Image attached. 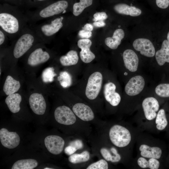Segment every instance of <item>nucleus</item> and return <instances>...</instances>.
<instances>
[{
  "instance_id": "bb28decb",
  "label": "nucleus",
  "mask_w": 169,
  "mask_h": 169,
  "mask_svg": "<svg viewBox=\"0 0 169 169\" xmlns=\"http://www.w3.org/2000/svg\"><path fill=\"white\" fill-rule=\"evenodd\" d=\"M90 157L89 153L85 151L80 154L74 153L70 155L68 159L70 162L76 164L87 161L89 160Z\"/></svg>"
},
{
  "instance_id": "4c0bfd02",
  "label": "nucleus",
  "mask_w": 169,
  "mask_h": 169,
  "mask_svg": "<svg viewBox=\"0 0 169 169\" xmlns=\"http://www.w3.org/2000/svg\"><path fill=\"white\" fill-rule=\"evenodd\" d=\"M156 3L158 7L166 9L169 6V0H156Z\"/></svg>"
},
{
  "instance_id": "6e6552de",
  "label": "nucleus",
  "mask_w": 169,
  "mask_h": 169,
  "mask_svg": "<svg viewBox=\"0 0 169 169\" xmlns=\"http://www.w3.org/2000/svg\"><path fill=\"white\" fill-rule=\"evenodd\" d=\"M40 43L38 44V47L34 49L28 56L27 63L31 66H35L44 63L50 58L49 53L44 50L42 47V45L41 46H39Z\"/></svg>"
},
{
  "instance_id": "ea45409f",
  "label": "nucleus",
  "mask_w": 169,
  "mask_h": 169,
  "mask_svg": "<svg viewBox=\"0 0 169 169\" xmlns=\"http://www.w3.org/2000/svg\"><path fill=\"white\" fill-rule=\"evenodd\" d=\"M69 145L75 148L77 150L81 149L83 147L82 141L80 140H76L71 141L69 143Z\"/></svg>"
},
{
  "instance_id": "f704fd0d",
  "label": "nucleus",
  "mask_w": 169,
  "mask_h": 169,
  "mask_svg": "<svg viewBox=\"0 0 169 169\" xmlns=\"http://www.w3.org/2000/svg\"><path fill=\"white\" fill-rule=\"evenodd\" d=\"M93 20L95 21H103L108 18V16L106 13L104 12H97L93 15Z\"/></svg>"
},
{
  "instance_id": "f8f14e48",
  "label": "nucleus",
  "mask_w": 169,
  "mask_h": 169,
  "mask_svg": "<svg viewBox=\"0 0 169 169\" xmlns=\"http://www.w3.org/2000/svg\"><path fill=\"white\" fill-rule=\"evenodd\" d=\"M145 81L141 75H137L131 78L126 84L125 90L128 95L134 96L140 94L143 89Z\"/></svg>"
},
{
  "instance_id": "c9c22d12",
  "label": "nucleus",
  "mask_w": 169,
  "mask_h": 169,
  "mask_svg": "<svg viewBox=\"0 0 169 169\" xmlns=\"http://www.w3.org/2000/svg\"><path fill=\"white\" fill-rule=\"evenodd\" d=\"M148 168L151 169H157L160 166V162L157 159L151 158L148 160Z\"/></svg>"
},
{
  "instance_id": "a19ab883",
  "label": "nucleus",
  "mask_w": 169,
  "mask_h": 169,
  "mask_svg": "<svg viewBox=\"0 0 169 169\" xmlns=\"http://www.w3.org/2000/svg\"><path fill=\"white\" fill-rule=\"evenodd\" d=\"M8 38L6 33L0 28V45H2Z\"/></svg>"
},
{
  "instance_id": "412c9836",
  "label": "nucleus",
  "mask_w": 169,
  "mask_h": 169,
  "mask_svg": "<svg viewBox=\"0 0 169 169\" xmlns=\"http://www.w3.org/2000/svg\"><path fill=\"white\" fill-rule=\"evenodd\" d=\"M114 9L120 14L133 17L139 16L142 13L141 10L139 8L130 6L125 3H119L115 5L114 7Z\"/></svg>"
},
{
  "instance_id": "7ed1b4c3",
  "label": "nucleus",
  "mask_w": 169,
  "mask_h": 169,
  "mask_svg": "<svg viewBox=\"0 0 169 169\" xmlns=\"http://www.w3.org/2000/svg\"><path fill=\"white\" fill-rule=\"evenodd\" d=\"M68 3L66 0L58 1L36 11L26 13L28 23L33 24L45 19H48L60 14L66 12Z\"/></svg>"
},
{
  "instance_id": "aec40b11",
  "label": "nucleus",
  "mask_w": 169,
  "mask_h": 169,
  "mask_svg": "<svg viewBox=\"0 0 169 169\" xmlns=\"http://www.w3.org/2000/svg\"><path fill=\"white\" fill-rule=\"evenodd\" d=\"M124 36L125 33L122 29H116L114 32L112 37H108L105 39V44L110 49H116L121 44V40Z\"/></svg>"
},
{
  "instance_id": "f257e3e1",
  "label": "nucleus",
  "mask_w": 169,
  "mask_h": 169,
  "mask_svg": "<svg viewBox=\"0 0 169 169\" xmlns=\"http://www.w3.org/2000/svg\"><path fill=\"white\" fill-rule=\"evenodd\" d=\"M28 23L26 13L12 8H1L0 28L10 39H15Z\"/></svg>"
},
{
  "instance_id": "ddd939ff",
  "label": "nucleus",
  "mask_w": 169,
  "mask_h": 169,
  "mask_svg": "<svg viewBox=\"0 0 169 169\" xmlns=\"http://www.w3.org/2000/svg\"><path fill=\"white\" fill-rule=\"evenodd\" d=\"M142 107L146 119L151 120L154 119L157 115L159 105L157 100L153 97L146 98L142 102Z\"/></svg>"
},
{
  "instance_id": "b1692460",
  "label": "nucleus",
  "mask_w": 169,
  "mask_h": 169,
  "mask_svg": "<svg viewBox=\"0 0 169 169\" xmlns=\"http://www.w3.org/2000/svg\"><path fill=\"white\" fill-rule=\"evenodd\" d=\"M22 101V97L18 93H14L6 97L5 102L10 110L13 113L18 112L20 109V104Z\"/></svg>"
},
{
  "instance_id": "f03ea898",
  "label": "nucleus",
  "mask_w": 169,
  "mask_h": 169,
  "mask_svg": "<svg viewBox=\"0 0 169 169\" xmlns=\"http://www.w3.org/2000/svg\"><path fill=\"white\" fill-rule=\"evenodd\" d=\"M15 39L12 54L16 59L22 56L35 45L42 43L34 30L28 25Z\"/></svg>"
},
{
  "instance_id": "f3484780",
  "label": "nucleus",
  "mask_w": 169,
  "mask_h": 169,
  "mask_svg": "<svg viewBox=\"0 0 169 169\" xmlns=\"http://www.w3.org/2000/svg\"><path fill=\"white\" fill-rule=\"evenodd\" d=\"M72 110L77 117L83 121H91L94 118V114L91 108L84 103L75 104L73 107Z\"/></svg>"
},
{
  "instance_id": "49530a36",
  "label": "nucleus",
  "mask_w": 169,
  "mask_h": 169,
  "mask_svg": "<svg viewBox=\"0 0 169 169\" xmlns=\"http://www.w3.org/2000/svg\"><path fill=\"white\" fill-rule=\"evenodd\" d=\"M53 169V168H49V167H45V168H44V169Z\"/></svg>"
},
{
  "instance_id": "423d86ee",
  "label": "nucleus",
  "mask_w": 169,
  "mask_h": 169,
  "mask_svg": "<svg viewBox=\"0 0 169 169\" xmlns=\"http://www.w3.org/2000/svg\"><path fill=\"white\" fill-rule=\"evenodd\" d=\"M102 81V74L100 72H95L90 75L85 90V95L88 99L93 100L97 97L101 88Z\"/></svg>"
},
{
  "instance_id": "79ce46f5",
  "label": "nucleus",
  "mask_w": 169,
  "mask_h": 169,
  "mask_svg": "<svg viewBox=\"0 0 169 169\" xmlns=\"http://www.w3.org/2000/svg\"><path fill=\"white\" fill-rule=\"evenodd\" d=\"M77 150L73 146L69 145L64 149L65 153L68 155H71L74 153Z\"/></svg>"
},
{
  "instance_id": "4be33fe9",
  "label": "nucleus",
  "mask_w": 169,
  "mask_h": 169,
  "mask_svg": "<svg viewBox=\"0 0 169 169\" xmlns=\"http://www.w3.org/2000/svg\"><path fill=\"white\" fill-rule=\"evenodd\" d=\"M155 58L158 64L163 65L166 62L169 63V44L167 40H164L161 49L156 53Z\"/></svg>"
},
{
  "instance_id": "2eb2a0df",
  "label": "nucleus",
  "mask_w": 169,
  "mask_h": 169,
  "mask_svg": "<svg viewBox=\"0 0 169 169\" xmlns=\"http://www.w3.org/2000/svg\"><path fill=\"white\" fill-rule=\"evenodd\" d=\"M92 44L91 40L89 39H81L78 41V46L81 49L79 53L80 58L85 63L91 62L95 58V54L90 50Z\"/></svg>"
},
{
  "instance_id": "4468645a",
  "label": "nucleus",
  "mask_w": 169,
  "mask_h": 169,
  "mask_svg": "<svg viewBox=\"0 0 169 169\" xmlns=\"http://www.w3.org/2000/svg\"><path fill=\"white\" fill-rule=\"evenodd\" d=\"M30 107L33 111L38 115H43L45 112L46 104L43 95L34 93L30 95L29 99Z\"/></svg>"
},
{
  "instance_id": "cd10ccee",
  "label": "nucleus",
  "mask_w": 169,
  "mask_h": 169,
  "mask_svg": "<svg viewBox=\"0 0 169 169\" xmlns=\"http://www.w3.org/2000/svg\"><path fill=\"white\" fill-rule=\"evenodd\" d=\"M93 0H80L79 3L74 4L73 6V14L78 16L83 12L84 9L92 4Z\"/></svg>"
},
{
  "instance_id": "473e14b6",
  "label": "nucleus",
  "mask_w": 169,
  "mask_h": 169,
  "mask_svg": "<svg viewBox=\"0 0 169 169\" xmlns=\"http://www.w3.org/2000/svg\"><path fill=\"white\" fill-rule=\"evenodd\" d=\"M155 92L162 97H169V84H161L158 85L155 89Z\"/></svg>"
},
{
  "instance_id": "9b49d317",
  "label": "nucleus",
  "mask_w": 169,
  "mask_h": 169,
  "mask_svg": "<svg viewBox=\"0 0 169 169\" xmlns=\"http://www.w3.org/2000/svg\"><path fill=\"white\" fill-rule=\"evenodd\" d=\"M45 146L48 150L51 153L58 155L62 151L64 141L61 137L57 135H49L44 140Z\"/></svg>"
},
{
  "instance_id": "c756f323",
  "label": "nucleus",
  "mask_w": 169,
  "mask_h": 169,
  "mask_svg": "<svg viewBox=\"0 0 169 169\" xmlns=\"http://www.w3.org/2000/svg\"><path fill=\"white\" fill-rule=\"evenodd\" d=\"M100 152L102 156L107 161L115 162L119 161L121 159L120 156L117 151L112 152V155L108 149L103 148L100 149Z\"/></svg>"
},
{
  "instance_id": "2f4dec72",
  "label": "nucleus",
  "mask_w": 169,
  "mask_h": 169,
  "mask_svg": "<svg viewBox=\"0 0 169 169\" xmlns=\"http://www.w3.org/2000/svg\"><path fill=\"white\" fill-rule=\"evenodd\" d=\"M56 75L54 71V69L49 67L45 69L43 71L41 77L43 81L45 83L51 82L54 80V78Z\"/></svg>"
},
{
  "instance_id": "72a5a7b5",
  "label": "nucleus",
  "mask_w": 169,
  "mask_h": 169,
  "mask_svg": "<svg viewBox=\"0 0 169 169\" xmlns=\"http://www.w3.org/2000/svg\"><path fill=\"white\" fill-rule=\"evenodd\" d=\"M108 168L107 162L104 159L93 163L86 168L87 169H107Z\"/></svg>"
},
{
  "instance_id": "de8ad7c7",
  "label": "nucleus",
  "mask_w": 169,
  "mask_h": 169,
  "mask_svg": "<svg viewBox=\"0 0 169 169\" xmlns=\"http://www.w3.org/2000/svg\"><path fill=\"white\" fill-rule=\"evenodd\" d=\"M36 0L37 1H44L47 0Z\"/></svg>"
},
{
  "instance_id": "7c9ffc66",
  "label": "nucleus",
  "mask_w": 169,
  "mask_h": 169,
  "mask_svg": "<svg viewBox=\"0 0 169 169\" xmlns=\"http://www.w3.org/2000/svg\"><path fill=\"white\" fill-rule=\"evenodd\" d=\"M60 85L64 88L70 86L72 82V78L69 73L67 71H62L60 73L58 78Z\"/></svg>"
},
{
  "instance_id": "37998d69",
  "label": "nucleus",
  "mask_w": 169,
  "mask_h": 169,
  "mask_svg": "<svg viewBox=\"0 0 169 169\" xmlns=\"http://www.w3.org/2000/svg\"><path fill=\"white\" fill-rule=\"evenodd\" d=\"M93 24L96 27H101L105 26V23L103 21H98L94 22Z\"/></svg>"
},
{
  "instance_id": "6ab92c4d",
  "label": "nucleus",
  "mask_w": 169,
  "mask_h": 169,
  "mask_svg": "<svg viewBox=\"0 0 169 169\" xmlns=\"http://www.w3.org/2000/svg\"><path fill=\"white\" fill-rule=\"evenodd\" d=\"M141 156L148 158H154L159 159L162 154L161 149L158 147H151L146 144L141 145L139 148Z\"/></svg>"
},
{
  "instance_id": "0eeeda50",
  "label": "nucleus",
  "mask_w": 169,
  "mask_h": 169,
  "mask_svg": "<svg viewBox=\"0 0 169 169\" xmlns=\"http://www.w3.org/2000/svg\"><path fill=\"white\" fill-rule=\"evenodd\" d=\"M54 116L58 122L65 125H72L76 121L74 112L69 107L65 105L57 107L54 111Z\"/></svg>"
},
{
  "instance_id": "393cba45",
  "label": "nucleus",
  "mask_w": 169,
  "mask_h": 169,
  "mask_svg": "<svg viewBox=\"0 0 169 169\" xmlns=\"http://www.w3.org/2000/svg\"><path fill=\"white\" fill-rule=\"evenodd\" d=\"M59 61L63 66H69L76 64L79 60L77 52L74 50L69 51L65 55L61 56Z\"/></svg>"
},
{
  "instance_id": "5701e85b",
  "label": "nucleus",
  "mask_w": 169,
  "mask_h": 169,
  "mask_svg": "<svg viewBox=\"0 0 169 169\" xmlns=\"http://www.w3.org/2000/svg\"><path fill=\"white\" fill-rule=\"evenodd\" d=\"M20 86L19 81L15 79L10 75H8L3 85V91L6 95H9L17 92Z\"/></svg>"
},
{
  "instance_id": "c03bdc74",
  "label": "nucleus",
  "mask_w": 169,
  "mask_h": 169,
  "mask_svg": "<svg viewBox=\"0 0 169 169\" xmlns=\"http://www.w3.org/2000/svg\"><path fill=\"white\" fill-rule=\"evenodd\" d=\"M82 28L84 30L90 31H91L93 30V27L90 23H86Z\"/></svg>"
},
{
  "instance_id": "a211bd4d",
  "label": "nucleus",
  "mask_w": 169,
  "mask_h": 169,
  "mask_svg": "<svg viewBox=\"0 0 169 169\" xmlns=\"http://www.w3.org/2000/svg\"><path fill=\"white\" fill-rule=\"evenodd\" d=\"M123 58L125 68L131 72H135L137 69L139 59L136 54L133 50L127 49L123 54Z\"/></svg>"
},
{
  "instance_id": "a878e982",
  "label": "nucleus",
  "mask_w": 169,
  "mask_h": 169,
  "mask_svg": "<svg viewBox=\"0 0 169 169\" xmlns=\"http://www.w3.org/2000/svg\"><path fill=\"white\" fill-rule=\"evenodd\" d=\"M38 164L37 161L33 159L20 160L13 164L12 169H33L36 167Z\"/></svg>"
},
{
  "instance_id": "39448f33",
  "label": "nucleus",
  "mask_w": 169,
  "mask_h": 169,
  "mask_svg": "<svg viewBox=\"0 0 169 169\" xmlns=\"http://www.w3.org/2000/svg\"><path fill=\"white\" fill-rule=\"evenodd\" d=\"M109 136L112 143L119 147L127 146L131 140V135L129 130L119 125H115L111 128Z\"/></svg>"
},
{
  "instance_id": "20e7f679",
  "label": "nucleus",
  "mask_w": 169,
  "mask_h": 169,
  "mask_svg": "<svg viewBox=\"0 0 169 169\" xmlns=\"http://www.w3.org/2000/svg\"><path fill=\"white\" fill-rule=\"evenodd\" d=\"M64 17L50 18L39 24L29 25L36 33L41 42L49 43L52 37L62 28Z\"/></svg>"
},
{
  "instance_id": "1a4fd4ad",
  "label": "nucleus",
  "mask_w": 169,
  "mask_h": 169,
  "mask_svg": "<svg viewBox=\"0 0 169 169\" xmlns=\"http://www.w3.org/2000/svg\"><path fill=\"white\" fill-rule=\"evenodd\" d=\"M0 140L3 146L10 149L17 147L20 142V138L16 132L9 131L5 128L0 130Z\"/></svg>"
},
{
  "instance_id": "a18cd8bd",
  "label": "nucleus",
  "mask_w": 169,
  "mask_h": 169,
  "mask_svg": "<svg viewBox=\"0 0 169 169\" xmlns=\"http://www.w3.org/2000/svg\"><path fill=\"white\" fill-rule=\"evenodd\" d=\"M167 40L169 44V31L167 33Z\"/></svg>"
},
{
  "instance_id": "c85d7f7f",
  "label": "nucleus",
  "mask_w": 169,
  "mask_h": 169,
  "mask_svg": "<svg viewBox=\"0 0 169 169\" xmlns=\"http://www.w3.org/2000/svg\"><path fill=\"white\" fill-rule=\"evenodd\" d=\"M156 118L155 123L157 129L160 131L164 129L168 123L164 110L163 109L160 110Z\"/></svg>"
},
{
  "instance_id": "dca6fc26",
  "label": "nucleus",
  "mask_w": 169,
  "mask_h": 169,
  "mask_svg": "<svg viewBox=\"0 0 169 169\" xmlns=\"http://www.w3.org/2000/svg\"><path fill=\"white\" fill-rule=\"evenodd\" d=\"M115 84L112 82L106 83L104 88V94L106 100L113 106H116L120 103L121 97L115 91Z\"/></svg>"
},
{
  "instance_id": "9d476101",
  "label": "nucleus",
  "mask_w": 169,
  "mask_h": 169,
  "mask_svg": "<svg viewBox=\"0 0 169 169\" xmlns=\"http://www.w3.org/2000/svg\"><path fill=\"white\" fill-rule=\"evenodd\" d=\"M133 46L136 50L146 57H152L155 55V47L151 41L148 39L137 38L134 41Z\"/></svg>"
},
{
  "instance_id": "58836bf2",
  "label": "nucleus",
  "mask_w": 169,
  "mask_h": 169,
  "mask_svg": "<svg viewBox=\"0 0 169 169\" xmlns=\"http://www.w3.org/2000/svg\"><path fill=\"white\" fill-rule=\"evenodd\" d=\"M92 34L91 31L84 29L80 30L78 33L79 37L83 39H88L90 38Z\"/></svg>"
},
{
  "instance_id": "e433bc0d",
  "label": "nucleus",
  "mask_w": 169,
  "mask_h": 169,
  "mask_svg": "<svg viewBox=\"0 0 169 169\" xmlns=\"http://www.w3.org/2000/svg\"><path fill=\"white\" fill-rule=\"evenodd\" d=\"M137 164L139 166L143 168H148L149 161L143 157H139L137 160Z\"/></svg>"
}]
</instances>
